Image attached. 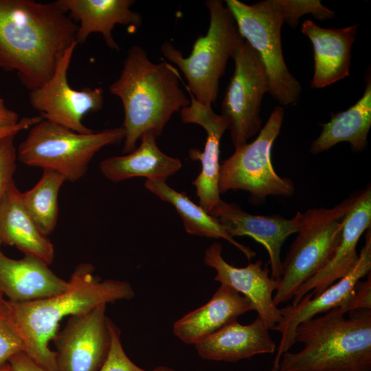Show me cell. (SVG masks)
I'll use <instances>...</instances> for the list:
<instances>
[{
  "label": "cell",
  "instance_id": "6da1fadb",
  "mask_svg": "<svg viewBox=\"0 0 371 371\" xmlns=\"http://www.w3.org/2000/svg\"><path fill=\"white\" fill-rule=\"evenodd\" d=\"M78 24L54 2L0 0V68L35 89L52 76L76 42Z\"/></svg>",
  "mask_w": 371,
  "mask_h": 371
},
{
  "label": "cell",
  "instance_id": "7a4b0ae2",
  "mask_svg": "<svg viewBox=\"0 0 371 371\" xmlns=\"http://www.w3.org/2000/svg\"><path fill=\"white\" fill-rule=\"evenodd\" d=\"M94 271L91 264L80 263L68 280L67 289L59 294L24 302L5 300L10 322L23 343V352L49 371H57L56 355L49 341L63 318L135 296L129 282L102 280Z\"/></svg>",
  "mask_w": 371,
  "mask_h": 371
},
{
  "label": "cell",
  "instance_id": "3957f363",
  "mask_svg": "<svg viewBox=\"0 0 371 371\" xmlns=\"http://www.w3.org/2000/svg\"><path fill=\"white\" fill-rule=\"evenodd\" d=\"M180 79L177 69L167 61L152 62L139 45L128 49L119 77L109 86L124 109L123 153L132 152L146 134L159 136L172 115L190 104Z\"/></svg>",
  "mask_w": 371,
  "mask_h": 371
},
{
  "label": "cell",
  "instance_id": "277c9868",
  "mask_svg": "<svg viewBox=\"0 0 371 371\" xmlns=\"http://www.w3.org/2000/svg\"><path fill=\"white\" fill-rule=\"evenodd\" d=\"M333 308L300 323L297 352H284L278 371H371V309L350 312Z\"/></svg>",
  "mask_w": 371,
  "mask_h": 371
},
{
  "label": "cell",
  "instance_id": "5b68a950",
  "mask_svg": "<svg viewBox=\"0 0 371 371\" xmlns=\"http://www.w3.org/2000/svg\"><path fill=\"white\" fill-rule=\"evenodd\" d=\"M205 5L210 13L207 32L196 39L188 57L169 41L164 42L160 50L185 76L188 85L182 79L181 82L187 91L200 103L212 105L227 63L243 38L232 12L222 1L207 0Z\"/></svg>",
  "mask_w": 371,
  "mask_h": 371
},
{
  "label": "cell",
  "instance_id": "8992f818",
  "mask_svg": "<svg viewBox=\"0 0 371 371\" xmlns=\"http://www.w3.org/2000/svg\"><path fill=\"white\" fill-rule=\"evenodd\" d=\"M124 136L122 126L82 134L42 119L30 128L16 149L17 159L29 166L56 171L65 181L74 182L86 174L98 151L120 143Z\"/></svg>",
  "mask_w": 371,
  "mask_h": 371
},
{
  "label": "cell",
  "instance_id": "52a82bcc",
  "mask_svg": "<svg viewBox=\"0 0 371 371\" xmlns=\"http://www.w3.org/2000/svg\"><path fill=\"white\" fill-rule=\"evenodd\" d=\"M352 200V196L332 208H311L303 213L298 234L282 261L281 277L273 296L277 306L291 300L298 288L330 260Z\"/></svg>",
  "mask_w": 371,
  "mask_h": 371
},
{
  "label": "cell",
  "instance_id": "ba28073f",
  "mask_svg": "<svg viewBox=\"0 0 371 371\" xmlns=\"http://www.w3.org/2000/svg\"><path fill=\"white\" fill-rule=\"evenodd\" d=\"M242 37L257 52L266 68L269 91L281 105L295 103L301 93L300 82L284 60L281 28L287 16L282 0H263L251 5L226 0Z\"/></svg>",
  "mask_w": 371,
  "mask_h": 371
},
{
  "label": "cell",
  "instance_id": "9c48e42d",
  "mask_svg": "<svg viewBox=\"0 0 371 371\" xmlns=\"http://www.w3.org/2000/svg\"><path fill=\"white\" fill-rule=\"evenodd\" d=\"M283 117L284 109L275 107L257 137L235 148L220 164V194L241 190L248 192L253 201L268 196H290L293 194L292 180L279 176L271 161V148L280 132Z\"/></svg>",
  "mask_w": 371,
  "mask_h": 371
},
{
  "label": "cell",
  "instance_id": "30bf717a",
  "mask_svg": "<svg viewBox=\"0 0 371 371\" xmlns=\"http://www.w3.org/2000/svg\"><path fill=\"white\" fill-rule=\"evenodd\" d=\"M232 58L234 71L224 95L221 115L227 122L232 144L237 148L261 130V104L269 85L260 56L244 38Z\"/></svg>",
  "mask_w": 371,
  "mask_h": 371
},
{
  "label": "cell",
  "instance_id": "8fae6325",
  "mask_svg": "<svg viewBox=\"0 0 371 371\" xmlns=\"http://www.w3.org/2000/svg\"><path fill=\"white\" fill-rule=\"evenodd\" d=\"M78 44L71 45L57 63L51 78L42 86L30 91V103L43 120L75 132L87 134L94 131L82 123L88 113L101 110L104 92L101 88L73 89L67 80L69 65Z\"/></svg>",
  "mask_w": 371,
  "mask_h": 371
},
{
  "label": "cell",
  "instance_id": "7c38bea8",
  "mask_svg": "<svg viewBox=\"0 0 371 371\" xmlns=\"http://www.w3.org/2000/svg\"><path fill=\"white\" fill-rule=\"evenodd\" d=\"M106 304L69 317L57 332L55 344L57 371H98L106 361L111 346V319Z\"/></svg>",
  "mask_w": 371,
  "mask_h": 371
},
{
  "label": "cell",
  "instance_id": "4fadbf2b",
  "mask_svg": "<svg viewBox=\"0 0 371 371\" xmlns=\"http://www.w3.org/2000/svg\"><path fill=\"white\" fill-rule=\"evenodd\" d=\"M365 240L357 264L346 276L316 296L307 293L297 304L280 308L282 319L272 330L280 332L281 338L269 371H278L282 355L295 344V331L300 323L340 306L351 295L358 281L370 273V228L366 230Z\"/></svg>",
  "mask_w": 371,
  "mask_h": 371
},
{
  "label": "cell",
  "instance_id": "5bb4252c",
  "mask_svg": "<svg viewBox=\"0 0 371 371\" xmlns=\"http://www.w3.org/2000/svg\"><path fill=\"white\" fill-rule=\"evenodd\" d=\"M210 214L232 237L247 236L260 243L269 255L271 277L279 282L282 247L290 235L298 232L303 213L297 212L291 218L276 215H256L244 211L235 203L221 200Z\"/></svg>",
  "mask_w": 371,
  "mask_h": 371
},
{
  "label": "cell",
  "instance_id": "9a60e30c",
  "mask_svg": "<svg viewBox=\"0 0 371 371\" xmlns=\"http://www.w3.org/2000/svg\"><path fill=\"white\" fill-rule=\"evenodd\" d=\"M371 227V187L352 196L344 216L340 240L328 262L313 277L302 284L292 298L297 304L309 293L316 296L346 276L359 259L357 243L363 233Z\"/></svg>",
  "mask_w": 371,
  "mask_h": 371
},
{
  "label": "cell",
  "instance_id": "2e32d148",
  "mask_svg": "<svg viewBox=\"0 0 371 371\" xmlns=\"http://www.w3.org/2000/svg\"><path fill=\"white\" fill-rule=\"evenodd\" d=\"M203 261L216 271L215 281L231 287L251 302L269 330L280 322V308L274 304L273 295L279 282L269 275L267 264L263 267L262 260H258L245 267H234L223 258L218 243L205 249Z\"/></svg>",
  "mask_w": 371,
  "mask_h": 371
},
{
  "label": "cell",
  "instance_id": "e0dca14e",
  "mask_svg": "<svg viewBox=\"0 0 371 371\" xmlns=\"http://www.w3.org/2000/svg\"><path fill=\"white\" fill-rule=\"evenodd\" d=\"M188 93L190 103L181 109V121L201 126L207 134L203 152H190V157L199 159L201 164V172L192 183L196 188L199 205L210 214L221 200L218 190L220 143L228 125L222 115L213 111L212 105L200 103L190 92Z\"/></svg>",
  "mask_w": 371,
  "mask_h": 371
},
{
  "label": "cell",
  "instance_id": "ac0fdd59",
  "mask_svg": "<svg viewBox=\"0 0 371 371\" xmlns=\"http://www.w3.org/2000/svg\"><path fill=\"white\" fill-rule=\"evenodd\" d=\"M78 25L77 44L86 41L92 33L102 34L106 45L119 51L120 46L113 37L115 25L128 27L135 32L142 23V15L131 10L133 0H57L54 1Z\"/></svg>",
  "mask_w": 371,
  "mask_h": 371
},
{
  "label": "cell",
  "instance_id": "d6986e66",
  "mask_svg": "<svg viewBox=\"0 0 371 371\" xmlns=\"http://www.w3.org/2000/svg\"><path fill=\"white\" fill-rule=\"evenodd\" d=\"M0 245V293L12 302L46 298L67 289L69 281L56 276L45 262L33 256L13 259Z\"/></svg>",
  "mask_w": 371,
  "mask_h": 371
},
{
  "label": "cell",
  "instance_id": "ffe728a7",
  "mask_svg": "<svg viewBox=\"0 0 371 371\" xmlns=\"http://www.w3.org/2000/svg\"><path fill=\"white\" fill-rule=\"evenodd\" d=\"M359 25L344 28H324L311 20L305 21L302 32L313 45V88H323L349 76L352 45Z\"/></svg>",
  "mask_w": 371,
  "mask_h": 371
},
{
  "label": "cell",
  "instance_id": "44dd1931",
  "mask_svg": "<svg viewBox=\"0 0 371 371\" xmlns=\"http://www.w3.org/2000/svg\"><path fill=\"white\" fill-rule=\"evenodd\" d=\"M269 330L258 316L246 325L235 320L194 346L203 359L236 362L257 355L273 354L276 345Z\"/></svg>",
  "mask_w": 371,
  "mask_h": 371
},
{
  "label": "cell",
  "instance_id": "7402d4cb",
  "mask_svg": "<svg viewBox=\"0 0 371 371\" xmlns=\"http://www.w3.org/2000/svg\"><path fill=\"white\" fill-rule=\"evenodd\" d=\"M254 308L243 295L221 284L211 299L173 324V333L187 344H196Z\"/></svg>",
  "mask_w": 371,
  "mask_h": 371
},
{
  "label": "cell",
  "instance_id": "603a6c76",
  "mask_svg": "<svg viewBox=\"0 0 371 371\" xmlns=\"http://www.w3.org/2000/svg\"><path fill=\"white\" fill-rule=\"evenodd\" d=\"M21 195L14 181L0 203V245L15 247L24 255L50 265L55 256L54 245L30 217Z\"/></svg>",
  "mask_w": 371,
  "mask_h": 371
},
{
  "label": "cell",
  "instance_id": "cb8c5ba5",
  "mask_svg": "<svg viewBox=\"0 0 371 371\" xmlns=\"http://www.w3.org/2000/svg\"><path fill=\"white\" fill-rule=\"evenodd\" d=\"M151 133L141 138V144L132 152L122 156H112L100 163L102 174L112 182H120L133 177L166 181L175 174L182 164L178 158L162 152Z\"/></svg>",
  "mask_w": 371,
  "mask_h": 371
},
{
  "label": "cell",
  "instance_id": "d4e9b609",
  "mask_svg": "<svg viewBox=\"0 0 371 371\" xmlns=\"http://www.w3.org/2000/svg\"><path fill=\"white\" fill-rule=\"evenodd\" d=\"M366 87L362 97L348 109L332 113L329 122L321 124L322 131L313 140L310 152L319 154L335 144L346 142L353 152L363 151L368 144L371 126V79L367 75Z\"/></svg>",
  "mask_w": 371,
  "mask_h": 371
},
{
  "label": "cell",
  "instance_id": "484cf974",
  "mask_svg": "<svg viewBox=\"0 0 371 371\" xmlns=\"http://www.w3.org/2000/svg\"><path fill=\"white\" fill-rule=\"evenodd\" d=\"M144 186L161 201L171 204L181 216L185 231L193 236L223 238L238 249L250 260L256 252L229 236L223 227L200 205L195 204L184 192L168 186L166 181L146 179Z\"/></svg>",
  "mask_w": 371,
  "mask_h": 371
},
{
  "label": "cell",
  "instance_id": "4316f807",
  "mask_svg": "<svg viewBox=\"0 0 371 371\" xmlns=\"http://www.w3.org/2000/svg\"><path fill=\"white\" fill-rule=\"evenodd\" d=\"M39 181L30 190L21 192L26 211L40 231L49 235L56 228L58 216V193L65 181L58 172L43 170Z\"/></svg>",
  "mask_w": 371,
  "mask_h": 371
},
{
  "label": "cell",
  "instance_id": "83f0119b",
  "mask_svg": "<svg viewBox=\"0 0 371 371\" xmlns=\"http://www.w3.org/2000/svg\"><path fill=\"white\" fill-rule=\"evenodd\" d=\"M111 346L106 361L98 371H174L172 368L161 366L153 370H144L137 366L125 352L122 341L121 331L111 319Z\"/></svg>",
  "mask_w": 371,
  "mask_h": 371
},
{
  "label": "cell",
  "instance_id": "f1b7e54d",
  "mask_svg": "<svg viewBox=\"0 0 371 371\" xmlns=\"http://www.w3.org/2000/svg\"><path fill=\"white\" fill-rule=\"evenodd\" d=\"M23 350V343L10 322L3 299L0 302V366Z\"/></svg>",
  "mask_w": 371,
  "mask_h": 371
},
{
  "label": "cell",
  "instance_id": "f546056e",
  "mask_svg": "<svg viewBox=\"0 0 371 371\" xmlns=\"http://www.w3.org/2000/svg\"><path fill=\"white\" fill-rule=\"evenodd\" d=\"M286 10V23L291 27L298 24L300 19L308 14H312L315 19L323 21L335 17V13L323 5L317 0H282Z\"/></svg>",
  "mask_w": 371,
  "mask_h": 371
},
{
  "label": "cell",
  "instance_id": "4dcf8cb0",
  "mask_svg": "<svg viewBox=\"0 0 371 371\" xmlns=\"http://www.w3.org/2000/svg\"><path fill=\"white\" fill-rule=\"evenodd\" d=\"M10 135L0 138V203L9 186L14 181L17 150L14 136Z\"/></svg>",
  "mask_w": 371,
  "mask_h": 371
},
{
  "label": "cell",
  "instance_id": "1f68e13d",
  "mask_svg": "<svg viewBox=\"0 0 371 371\" xmlns=\"http://www.w3.org/2000/svg\"><path fill=\"white\" fill-rule=\"evenodd\" d=\"M342 314L361 309H371V275L365 281H358L351 295L335 308Z\"/></svg>",
  "mask_w": 371,
  "mask_h": 371
},
{
  "label": "cell",
  "instance_id": "d6a6232c",
  "mask_svg": "<svg viewBox=\"0 0 371 371\" xmlns=\"http://www.w3.org/2000/svg\"><path fill=\"white\" fill-rule=\"evenodd\" d=\"M41 120L40 115L19 119L17 113L8 109L0 95V135L14 130L28 129Z\"/></svg>",
  "mask_w": 371,
  "mask_h": 371
},
{
  "label": "cell",
  "instance_id": "836d02e7",
  "mask_svg": "<svg viewBox=\"0 0 371 371\" xmlns=\"http://www.w3.org/2000/svg\"><path fill=\"white\" fill-rule=\"evenodd\" d=\"M12 371H49L45 368L24 352H20L8 361Z\"/></svg>",
  "mask_w": 371,
  "mask_h": 371
},
{
  "label": "cell",
  "instance_id": "e575fe53",
  "mask_svg": "<svg viewBox=\"0 0 371 371\" xmlns=\"http://www.w3.org/2000/svg\"><path fill=\"white\" fill-rule=\"evenodd\" d=\"M0 371H12L8 362L0 366Z\"/></svg>",
  "mask_w": 371,
  "mask_h": 371
},
{
  "label": "cell",
  "instance_id": "d590c367",
  "mask_svg": "<svg viewBox=\"0 0 371 371\" xmlns=\"http://www.w3.org/2000/svg\"><path fill=\"white\" fill-rule=\"evenodd\" d=\"M20 131H20V130H14V131H9V132L1 134L0 135V138H2L3 137H5V136H8V135H16Z\"/></svg>",
  "mask_w": 371,
  "mask_h": 371
},
{
  "label": "cell",
  "instance_id": "8d00e7d4",
  "mask_svg": "<svg viewBox=\"0 0 371 371\" xmlns=\"http://www.w3.org/2000/svg\"><path fill=\"white\" fill-rule=\"evenodd\" d=\"M3 299V296L0 293V302H1Z\"/></svg>",
  "mask_w": 371,
  "mask_h": 371
}]
</instances>
